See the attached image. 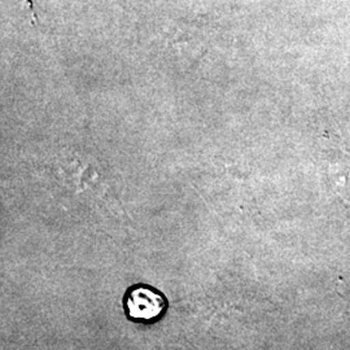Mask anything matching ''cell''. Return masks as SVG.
Masks as SVG:
<instances>
[{"label": "cell", "mask_w": 350, "mask_h": 350, "mask_svg": "<svg viewBox=\"0 0 350 350\" xmlns=\"http://www.w3.org/2000/svg\"><path fill=\"white\" fill-rule=\"evenodd\" d=\"M25 4H27V7L33 11V0H23Z\"/></svg>", "instance_id": "cell-2"}, {"label": "cell", "mask_w": 350, "mask_h": 350, "mask_svg": "<svg viewBox=\"0 0 350 350\" xmlns=\"http://www.w3.org/2000/svg\"><path fill=\"white\" fill-rule=\"evenodd\" d=\"M126 317L140 325H153L167 312V300L161 291L147 284H135L124 296Z\"/></svg>", "instance_id": "cell-1"}]
</instances>
